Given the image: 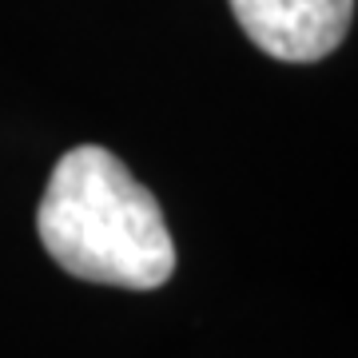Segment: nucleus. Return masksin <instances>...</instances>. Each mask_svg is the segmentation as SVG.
Here are the masks:
<instances>
[{"instance_id":"nucleus-2","label":"nucleus","mask_w":358,"mask_h":358,"mask_svg":"<svg viewBox=\"0 0 358 358\" xmlns=\"http://www.w3.org/2000/svg\"><path fill=\"white\" fill-rule=\"evenodd\" d=\"M259 52L287 64L331 56L350 32L355 0H227Z\"/></svg>"},{"instance_id":"nucleus-1","label":"nucleus","mask_w":358,"mask_h":358,"mask_svg":"<svg viewBox=\"0 0 358 358\" xmlns=\"http://www.w3.org/2000/svg\"><path fill=\"white\" fill-rule=\"evenodd\" d=\"M36 235L60 271L103 287L155 291L176 271V243L155 195L96 143H80L52 167Z\"/></svg>"}]
</instances>
